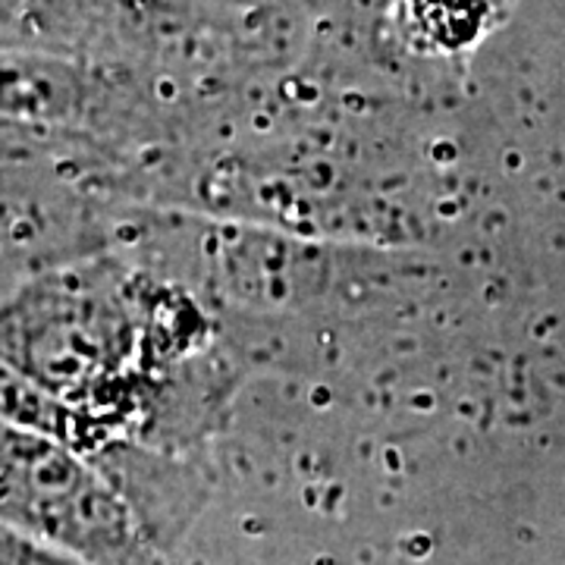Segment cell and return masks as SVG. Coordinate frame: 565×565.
Returning <instances> with one entry per match:
<instances>
[{
    "label": "cell",
    "instance_id": "obj_1",
    "mask_svg": "<svg viewBox=\"0 0 565 565\" xmlns=\"http://www.w3.org/2000/svg\"><path fill=\"white\" fill-rule=\"evenodd\" d=\"M3 505L10 525L88 565H161L154 537L114 481L10 424L3 434Z\"/></svg>",
    "mask_w": 565,
    "mask_h": 565
}]
</instances>
